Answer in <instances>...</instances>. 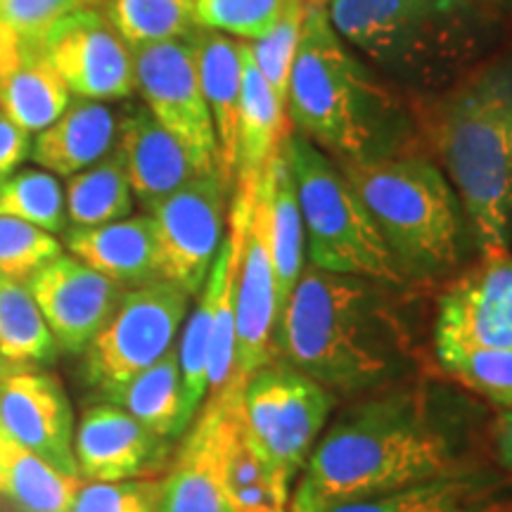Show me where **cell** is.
<instances>
[{
	"label": "cell",
	"mask_w": 512,
	"mask_h": 512,
	"mask_svg": "<svg viewBox=\"0 0 512 512\" xmlns=\"http://www.w3.org/2000/svg\"><path fill=\"white\" fill-rule=\"evenodd\" d=\"M373 216L406 285H439L463 271L475 247L456 190L425 150L339 164Z\"/></svg>",
	"instance_id": "obj_6"
},
{
	"label": "cell",
	"mask_w": 512,
	"mask_h": 512,
	"mask_svg": "<svg viewBox=\"0 0 512 512\" xmlns=\"http://www.w3.org/2000/svg\"><path fill=\"white\" fill-rule=\"evenodd\" d=\"M482 408L434 380L396 382L344 411L318 439L290 512H328L484 465Z\"/></svg>",
	"instance_id": "obj_1"
},
{
	"label": "cell",
	"mask_w": 512,
	"mask_h": 512,
	"mask_svg": "<svg viewBox=\"0 0 512 512\" xmlns=\"http://www.w3.org/2000/svg\"><path fill=\"white\" fill-rule=\"evenodd\" d=\"M335 408V394L271 358L242 382L240 418L268 465L292 486Z\"/></svg>",
	"instance_id": "obj_8"
},
{
	"label": "cell",
	"mask_w": 512,
	"mask_h": 512,
	"mask_svg": "<svg viewBox=\"0 0 512 512\" xmlns=\"http://www.w3.org/2000/svg\"><path fill=\"white\" fill-rule=\"evenodd\" d=\"M259 185L266 200V226L275 268V292H278V306L283 311L306 266L304 221L283 147L271 159V164L266 166Z\"/></svg>",
	"instance_id": "obj_26"
},
{
	"label": "cell",
	"mask_w": 512,
	"mask_h": 512,
	"mask_svg": "<svg viewBox=\"0 0 512 512\" xmlns=\"http://www.w3.org/2000/svg\"><path fill=\"white\" fill-rule=\"evenodd\" d=\"M117 150L124 159L133 197L145 209L202 174L183 145L152 117L143 102L121 110Z\"/></svg>",
	"instance_id": "obj_18"
},
{
	"label": "cell",
	"mask_w": 512,
	"mask_h": 512,
	"mask_svg": "<svg viewBox=\"0 0 512 512\" xmlns=\"http://www.w3.org/2000/svg\"><path fill=\"white\" fill-rule=\"evenodd\" d=\"M287 119L337 164L422 150L411 100L344 43L325 8H306L287 86Z\"/></svg>",
	"instance_id": "obj_4"
},
{
	"label": "cell",
	"mask_w": 512,
	"mask_h": 512,
	"mask_svg": "<svg viewBox=\"0 0 512 512\" xmlns=\"http://www.w3.org/2000/svg\"><path fill=\"white\" fill-rule=\"evenodd\" d=\"M31 155V133L0 110V181L10 178Z\"/></svg>",
	"instance_id": "obj_39"
},
{
	"label": "cell",
	"mask_w": 512,
	"mask_h": 512,
	"mask_svg": "<svg viewBox=\"0 0 512 512\" xmlns=\"http://www.w3.org/2000/svg\"><path fill=\"white\" fill-rule=\"evenodd\" d=\"M62 245L81 264L126 290L164 280L157 230L150 214L95 228H67Z\"/></svg>",
	"instance_id": "obj_21"
},
{
	"label": "cell",
	"mask_w": 512,
	"mask_h": 512,
	"mask_svg": "<svg viewBox=\"0 0 512 512\" xmlns=\"http://www.w3.org/2000/svg\"><path fill=\"white\" fill-rule=\"evenodd\" d=\"M422 150L463 204L479 259L512 249V46L451 86L408 98Z\"/></svg>",
	"instance_id": "obj_3"
},
{
	"label": "cell",
	"mask_w": 512,
	"mask_h": 512,
	"mask_svg": "<svg viewBox=\"0 0 512 512\" xmlns=\"http://www.w3.org/2000/svg\"><path fill=\"white\" fill-rule=\"evenodd\" d=\"M278 316L280 306L278 292H275L271 245H268L266 200L261 185H256L245 252L240 261L238 294H235V330H238L235 377L238 380L245 382L256 368L273 358V335Z\"/></svg>",
	"instance_id": "obj_17"
},
{
	"label": "cell",
	"mask_w": 512,
	"mask_h": 512,
	"mask_svg": "<svg viewBox=\"0 0 512 512\" xmlns=\"http://www.w3.org/2000/svg\"><path fill=\"white\" fill-rule=\"evenodd\" d=\"M119 114L107 102L74 98L31 143V159L53 176H74L117 147Z\"/></svg>",
	"instance_id": "obj_23"
},
{
	"label": "cell",
	"mask_w": 512,
	"mask_h": 512,
	"mask_svg": "<svg viewBox=\"0 0 512 512\" xmlns=\"http://www.w3.org/2000/svg\"><path fill=\"white\" fill-rule=\"evenodd\" d=\"M306 17V5L299 0H290L280 17V22L268 31L259 41L247 43L249 53L254 57V64L259 67L268 86L273 88L275 98L285 105L287 110V86H290V74L294 57H297L299 38Z\"/></svg>",
	"instance_id": "obj_35"
},
{
	"label": "cell",
	"mask_w": 512,
	"mask_h": 512,
	"mask_svg": "<svg viewBox=\"0 0 512 512\" xmlns=\"http://www.w3.org/2000/svg\"><path fill=\"white\" fill-rule=\"evenodd\" d=\"M164 477L86 482L67 512H162Z\"/></svg>",
	"instance_id": "obj_37"
},
{
	"label": "cell",
	"mask_w": 512,
	"mask_h": 512,
	"mask_svg": "<svg viewBox=\"0 0 512 512\" xmlns=\"http://www.w3.org/2000/svg\"><path fill=\"white\" fill-rule=\"evenodd\" d=\"M86 479L57 470L0 430V496L24 512H67Z\"/></svg>",
	"instance_id": "obj_28"
},
{
	"label": "cell",
	"mask_w": 512,
	"mask_h": 512,
	"mask_svg": "<svg viewBox=\"0 0 512 512\" xmlns=\"http://www.w3.org/2000/svg\"><path fill=\"white\" fill-rule=\"evenodd\" d=\"M510 484L512 477L501 467L484 463L328 512H496L510 501Z\"/></svg>",
	"instance_id": "obj_22"
},
{
	"label": "cell",
	"mask_w": 512,
	"mask_h": 512,
	"mask_svg": "<svg viewBox=\"0 0 512 512\" xmlns=\"http://www.w3.org/2000/svg\"><path fill=\"white\" fill-rule=\"evenodd\" d=\"M0 430L57 470L79 475L72 403L50 373H0Z\"/></svg>",
	"instance_id": "obj_15"
},
{
	"label": "cell",
	"mask_w": 512,
	"mask_h": 512,
	"mask_svg": "<svg viewBox=\"0 0 512 512\" xmlns=\"http://www.w3.org/2000/svg\"><path fill=\"white\" fill-rule=\"evenodd\" d=\"M396 290L304 266L278 316L273 358L335 396H366L413 373L415 347Z\"/></svg>",
	"instance_id": "obj_2"
},
{
	"label": "cell",
	"mask_w": 512,
	"mask_h": 512,
	"mask_svg": "<svg viewBox=\"0 0 512 512\" xmlns=\"http://www.w3.org/2000/svg\"><path fill=\"white\" fill-rule=\"evenodd\" d=\"M439 368L489 403L512 413V349H467L437 358Z\"/></svg>",
	"instance_id": "obj_33"
},
{
	"label": "cell",
	"mask_w": 512,
	"mask_h": 512,
	"mask_svg": "<svg viewBox=\"0 0 512 512\" xmlns=\"http://www.w3.org/2000/svg\"><path fill=\"white\" fill-rule=\"evenodd\" d=\"M501 19H512V0H472Z\"/></svg>",
	"instance_id": "obj_41"
},
{
	"label": "cell",
	"mask_w": 512,
	"mask_h": 512,
	"mask_svg": "<svg viewBox=\"0 0 512 512\" xmlns=\"http://www.w3.org/2000/svg\"><path fill=\"white\" fill-rule=\"evenodd\" d=\"M64 245L53 233L27 221L0 216V275L27 285L31 275L57 259Z\"/></svg>",
	"instance_id": "obj_36"
},
{
	"label": "cell",
	"mask_w": 512,
	"mask_h": 512,
	"mask_svg": "<svg viewBox=\"0 0 512 512\" xmlns=\"http://www.w3.org/2000/svg\"><path fill=\"white\" fill-rule=\"evenodd\" d=\"M491 446H494L496 465L512 477V413L501 411L489 427Z\"/></svg>",
	"instance_id": "obj_40"
},
{
	"label": "cell",
	"mask_w": 512,
	"mask_h": 512,
	"mask_svg": "<svg viewBox=\"0 0 512 512\" xmlns=\"http://www.w3.org/2000/svg\"><path fill=\"white\" fill-rule=\"evenodd\" d=\"M64 207L69 228L105 226L133 214V190L117 147L98 164L67 178Z\"/></svg>",
	"instance_id": "obj_30"
},
{
	"label": "cell",
	"mask_w": 512,
	"mask_h": 512,
	"mask_svg": "<svg viewBox=\"0 0 512 512\" xmlns=\"http://www.w3.org/2000/svg\"><path fill=\"white\" fill-rule=\"evenodd\" d=\"M0 216L27 221L46 233H64L69 228L64 188L50 171H15L0 181Z\"/></svg>",
	"instance_id": "obj_32"
},
{
	"label": "cell",
	"mask_w": 512,
	"mask_h": 512,
	"mask_svg": "<svg viewBox=\"0 0 512 512\" xmlns=\"http://www.w3.org/2000/svg\"><path fill=\"white\" fill-rule=\"evenodd\" d=\"M190 299L188 292L166 280L126 290L110 320L83 351V382L100 394L155 366L178 344Z\"/></svg>",
	"instance_id": "obj_9"
},
{
	"label": "cell",
	"mask_w": 512,
	"mask_h": 512,
	"mask_svg": "<svg viewBox=\"0 0 512 512\" xmlns=\"http://www.w3.org/2000/svg\"><path fill=\"white\" fill-rule=\"evenodd\" d=\"M226 392L204 399L164 484L162 512H230L221 479Z\"/></svg>",
	"instance_id": "obj_20"
},
{
	"label": "cell",
	"mask_w": 512,
	"mask_h": 512,
	"mask_svg": "<svg viewBox=\"0 0 512 512\" xmlns=\"http://www.w3.org/2000/svg\"><path fill=\"white\" fill-rule=\"evenodd\" d=\"M283 152L302 211L309 264L403 290L394 256L342 166L297 131L285 138Z\"/></svg>",
	"instance_id": "obj_7"
},
{
	"label": "cell",
	"mask_w": 512,
	"mask_h": 512,
	"mask_svg": "<svg viewBox=\"0 0 512 512\" xmlns=\"http://www.w3.org/2000/svg\"><path fill=\"white\" fill-rule=\"evenodd\" d=\"M287 3L290 0H195V22L200 29L252 43L280 22Z\"/></svg>",
	"instance_id": "obj_34"
},
{
	"label": "cell",
	"mask_w": 512,
	"mask_h": 512,
	"mask_svg": "<svg viewBox=\"0 0 512 512\" xmlns=\"http://www.w3.org/2000/svg\"><path fill=\"white\" fill-rule=\"evenodd\" d=\"M292 126L285 105L275 98L247 43L242 41V95L235 147V185H259L266 166L278 155Z\"/></svg>",
	"instance_id": "obj_25"
},
{
	"label": "cell",
	"mask_w": 512,
	"mask_h": 512,
	"mask_svg": "<svg viewBox=\"0 0 512 512\" xmlns=\"http://www.w3.org/2000/svg\"><path fill=\"white\" fill-rule=\"evenodd\" d=\"M100 399L124 408L150 432L162 439H181L183 427V389L181 363L176 347L159 358L155 366L133 375L131 380L100 392Z\"/></svg>",
	"instance_id": "obj_27"
},
{
	"label": "cell",
	"mask_w": 512,
	"mask_h": 512,
	"mask_svg": "<svg viewBox=\"0 0 512 512\" xmlns=\"http://www.w3.org/2000/svg\"><path fill=\"white\" fill-rule=\"evenodd\" d=\"M27 290L46 320L57 349L83 354L117 309L126 287L62 252L31 275Z\"/></svg>",
	"instance_id": "obj_14"
},
{
	"label": "cell",
	"mask_w": 512,
	"mask_h": 512,
	"mask_svg": "<svg viewBox=\"0 0 512 512\" xmlns=\"http://www.w3.org/2000/svg\"><path fill=\"white\" fill-rule=\"evenodd\" d=\"M299 3L306 5V8H325V5H328V0H299Z\"/></svg>",
	"instance_id": "obj_42"
},
{
	"label": "cell",
	"mask_w": 512,
	"mask_h": 512,
	"mask_svg": "<svg viewBox=\"0 0 512 512\" xmlns=\"http://www.w3.org/2000/svg\"><path fill=\"white\" fill-rule=\"evenodd\" d=\"M235 183L221 171L200 174L155 207L152 216L162 254V278L197 297L226 238Z\"/></svg>",
	"instance_id": "obj_10"
},
{
	"label": "cell",
	"mask_w": 512,
	"mask_h": 512,
	"mask_svg": "<svg viewBox=\"0 0 512 512\" xmlns=\"http://www.w3.org/2000/svg\"><path fill=\"white\" fill-rule=\"evenodd\" d=\"M197 62L202 95L207 100L221 164L235 181V147H238V117L242 95V41L219 31L197 27L188 36Z\"/></svg>",
	"instance_id": "obj_24"
},
{
	"label": "cell",
	"mask_w": 512,
	"mask_h": 512,
	"mask_svg": "<svg viewBox=\"0 0 512 512\" xmlns=\"http://www.w3.org/2000/svg\"><path fill=\"white\" fill-rule=\"evenodd\" d=\"M434 356L467 349H512V252L460 271L441 292Z\"/></svg>",
	"instance_id": "obj_13"
},
{
	"label": "cell",
	"mask_w": 512,
	"mask_h": 512,
	"mask_svg": "<svg viewBox=\"0 0 512 512\" xmlns=\"http://www.w3.org/2000/svg\"><path fill=\"white\" fill-rule=\"evenodd\" d=\"M496 512H512V498H510V501H508V503H503V505H501V508H498Z\"/></svg>",
	"instance_id": "obj_43"
},
{
	"label": "cell",
	"mask_w": 512,
	"mask_h": 512,
	"mask_svg": "<svg viewBox=\"0 0 512 512\" xmlns=\"http://www.w3.org/2000/svg\"><path fill=\"white\" fill-rule=\"evenodd\" d=\"M72 102V93L43 55L41 41H29L0 22V110L29 133L48 128Z\"/></svg>",
	"instance_id": "obj_19"
},
{
	"label": "cell",
	"mask_w": 512,
	"mask_h": 512,
	"mask_svg": "<svg viewBox=\"0 0 512 512\" xmlns=\"http://www.w3.org/2000/svg\"><path fill=\"white\" fill-rule=\"evenodd\" d=\"M332 29L406 98L451 86L503 48L505 19L472 0H328Z\"/></svg>",
	"instance_id": "obj_5"
},
{
	"label": "cell",
	"mask_w": 512,
	"mask_h": 512,
	"mask_svg": "<svg viewBox=\"0 0 512 512\" xmlns=\"http://www.w3.org/2000/svg\"><path fill=\"white\" fill-rule=\"evenodd\" d=\"M102 0H0V22L29 41H41L57 19L81 8H98Z\"/></svg>",
	"instance_id": "obj_38"
},
{
	"label": "cell",
	"mask_w": 512,
	"mask_h": 512,
	"mask_svg": "<svg viewBox=\"0 0 512 512\" xmlns=\"http://www.w3.org/2000/svg\"><path fill=\"white\" fill-rule=\"evenodd\" d=\"M43 55L74 98L117 102L136 93L133 53L105 12H69L41 38Z\"/></svg>",
	"instance_id": "obj_12"
},
{
	"label": "cell",
	"mask_w": 512,
	"mask_h": 512,
	"mask_svg": "<svg viewBox=\"0 0 512 512\" xmlns=\"http://www.w3.org/2000/svg\"><path fill=\"white\" fill-rule=\"evenodd\" d=\"M171 453V441L114 403H95L81 413L74 432L79 477L86 482H124L157 472Z\"/></svg>",
	"instance_id": "obj_16"
},
{
	"label": "cell",
	"mask_w": 512,
	"mask_h": 512,
	"mask_svg": "<svg viewBox=\"0 0 512 512\" xmlns=\"http://www.w3.org/2000/svg\"><path fill=\"white\" fill-rule=\"evenodd\" d=\"M57 344L24 283L0 275V373L53 363Z\"/></svg>",
	"instance_id": "obj_29"
},
{
	"label": "cell",
	"mask_w": 512,
	"mask_h": 512,
	"mask_svg": "<svg viewBox=\"0 0 512 512\" xmlns=\"http://www.w3.org/2000/svg\"><path fill=\"white\" fill-rule=\"evenodd\" d=\"M131 53L136 91L152 117L183 145L202 174L221 171L226 176L214 121L202 95L195 53L188 38L145 46Z\"/></svg>",
	"instance_id": "obj_11"
},
{
	"label": "cell",
	"mask_w": 512,
	"mask_h": 512,
	"mask_svg": "<svg viewBox=\"0 0 512 512\" xmlns=\"http://www.w3.org/2000/svg\"><path fill=\"white\" fill-rule=\"evenodd\" d=\"M102 12L131 50L181 41L197 29L195 0H102Z\"/></svg>",
	"instance_id": "obj_31"
}]
</instances>
